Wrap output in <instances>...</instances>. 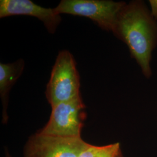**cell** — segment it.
<instances>
[{
  "label": "cell",
  "mask_w": 157,
  "mask_h": 157,
  "mask_svg": "<svg viewBox=\"0 0 157 157\" xmlns=\"http://www.w3.org/2000/svg\"><path fill=\"white\" fill-rule=\"evenodd\" d=\"M80 76L72 54L59 51L47 85L45 96L51 107L81 97Z\"/></svg>",
  "instance_id": "7a4b0ae2"
},
{
  "label": "cell",
  "mask_w": 157,
  "mask_h": 157,
  "mask_svg": "<svg viewBox=\"0 0 157 157\" xmlns=\"http://www.w3.org/2000/svg\"><path fill=\"white\" fill-rule=\"evenodd\" d=\"M6 157H11L9 155H6Z\"/></svg>",
  "instance_id": "8fae6325"
},
{
  "label": "cell",
  "mask_w": 157,
  "mask_h": 157,
  "mask_svg": "<svg viewBox=\"0 0 157 157\" xmlns=\"http://www.w3.org/2000/svg\"><path fill=\"white\" fill-rule=\"evenodd\" d=\"M28 15L38 18L50 33H54L61 22V17L54 8L38 6L30 0H1L0 17Z\"/></svg>",
  "instance_id": "8992f818"
},
{
  "label": "cell",
  "mask_w": 157,
  "mask_h": 157,
  "mask_svg": "<svg viewBox=\"0 0 157 157\" xmlns=\"http://www.w3.org/2000/svg\"><path fill=\"white\" fill-rule=\"evenodd\" d=\"M157 26L142 3L130 2L124 6L118 15L113 30L118 38L124 41L143 73L150 76V61L155 44Z\"/></svg>",
  "instance_id": "6da1fadb"
},
{
  "label": "cell",
  "mask_w": 157,
  "mask_h": 157,
  "mask_svg": "<svg viewBox=\"0 0 157 157\" xmlns=\"http://www.w3.org/2000/svg\"><path fill=\"white\" fill-rule=\"evenodd\" d=\"M126 3L109 0H62L54 8L57 14L89 18L105 30L113 32Z\"/></svg>",
  "instance_id": "3957f363"
},
{
  "label": "cell",
  "mask_w": 157,
  "mask_h": 157,
  "mask_svg": "<svg viewBox=\"0 0 157 157\" xmlns=\"http://www.w3.org/2000/svg\"><path fill=\"white\" fill-rule=\"evenodd\" d=\"M118 157H123V155L122 154V152H121V154L119 155V156Z\"/></svg>",
  "instance_id": "30bf717a"
},
{
  "label": "cell",
  "mask_w": 157,
  "mask_h": 157,
  "mask_svg": "<svg viewBox=\"0 0 157 157\" xmlns=\"http://www.w3.org/2000/svg\"><path fill=\"white\" fill-rule=\"evenodd\" d=\"M121 152L119 143L102 146L89 144L78 157H118Z\"/></svg>",
  "instance_id": "ba28073f"
},
{
  "label": "cell",
  "mask_w": 157,
  "mask_h": 157,
  "mask_svg": "<svg viewBox=\"0 0 157 157\" xmlns=\"http://www.w3.org/2000/svg\"><path fill=\"white\" fill-rule=\"evenodd\" d=\"M48 122L38 132L42 135L63 137H82L86 118V106L82 97L51 107Z\"/></svg>",
  "instance_id": "277c9868"
},
{
  "label": "cell",
  "mask_w": 157,
  "mask_h": 157,
  "mask_svg": "<svg viewBox=\"0 0 157 157\" xmlns=\"http://www.w3.org/2000/svg\"><path fill=\"white\" fill-rule=\"evenodd\" d=\"M89 143L82 137L31 136L24 147L23 157H78Z\"/></svg>",
  "instance_id": "5b68a950"
},
{
  "label": "cell",
  "mask_w": 157,
  "mask_h": 157,
  "mask_svg": "<svg viewBox=\"0 0 157 157\" xmlns=\"http://www.w3.org/2000/svg\"><path fill=\"white\" fill-rule=\"evenodd\" d=\"M151 8V15L157 21V0H151L149 1Z\"/></svg>",
  "instance_id": "9c48e42d"
},
{
  "label": "cell",
  "mask_w": 157,
  "mask_h": 157,
  "mask_svg": "<svg viewBox=\"0 0 157 157\" xmlns=\"http://www.w3.org/2000/svg\"><path fill=\"white\" fill-rule=\"evenodd\" d=\"M24 67L25 62L22 59L13 63H0V97L2 104V124H6L8 120L7 108L9 93L17 78L21 76Z\"/></svg>",
  "instance_id": "52a82bcc"
}]
</instances>
